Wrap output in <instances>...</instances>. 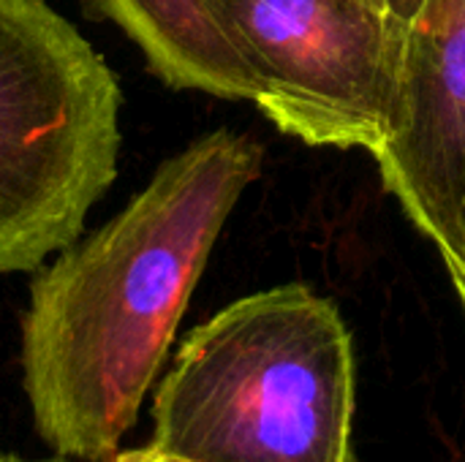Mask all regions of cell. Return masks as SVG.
I'll use <instances>...</instances> for the list:
<instances>
[{"label":"cell","instance_id":"cell-6","mask_svg":"<svg viewBox=\"0 0 465 462\" xmlns=\"http://www.w3.org/2000/svg\"><path fill=\"white\" fill-rule=\"evenodd\" d=\"M172 90L253 101L256 79L207 0H90Z\"/></svg>","mask_w":465,"mask_h":462},{"label":"cell","instance_id":"cell-9","mask_svg":"<svg viewBox=\"0 0 465 462\" xmlns=\"http://www.w3.org/2000/svg\"><path fill=\"white\" fill-rule=\"evenodd\" d=\"M447 272H450L452 286H455V291H458V297H460V302H463L465 308V272L463 270H458V267H447Z\"/></svg>","mask_w":465,"mask_h":462},{"label":"cell","instance_id":"cell-2","mask_svg":"<svg viewBox=\"0 0 465 462\" xmlns=\"http://www.w3.org/2000/svg\"><path fill=\"white\" fill-rule=\"evenodd\" d=\"M354 411L351 332L294 283L185 335L153 395L150 444L185 462H354Z\"/></svg>","mask_w":465,"mask_h":462},{"label":"cell","instance_id":"cell-4","mask_svg":"<svg viewBox=\"0 0 465 462\" xmlns=\"http://www.w3.org/2000/svg\"><path fill=\"white\" fill-rule=\"evenodd\" d=\"M256 79L253 103L311 147H362L384 133L401 33L376 0H207Z\"/></svg>","mask_w":465,"mask_h":462},{"label":"cell","instance_id":"cell-11","mask_svg":"<svg viewBox=\"0 0 465 462\" xmlns=\"http://www.w3.org/2000/svg\"><path fill=\"white\" fill-rule=\"evenodd\" d=\"M376 3H379V0H376ZM379 5H381V3H379Z\"/></svg>","mask_w":465,"mask_h":462},{"label":"cell","instance_id":"cell-1","mask_svg":"<svg viewBox=\"0 0 465 462\" xmlns=\"http://www.w3.org/2000/svg\"><path fill=\"white\" fill-rule=\"evenodd\" d=\"M264 150L218 128L169 155L104 226L33 272L19 324L35 436L60 460L109 462L172 351L207 259Z\"/></svg>","mask_w":465,"mask_h":462},{"label":"cell","instance_id":"cell-3","mask_svg":"<svg viewBox=\"0 0 465 462\" xmlns=\"http://www.w3.org/2000/svg\"><path fill=\"white\" fill-rule=\"evenodd\" d=\"M120 79L49 0H0V275L84 234L117 180Z\"/></svg>","mask_w":465,"mask_h":462},{"label":"cell","instance_id":"cell-8","mask_svg":"<svg viewBox=\"0 0 465 462\" xmlns=\"http://www.w3.org/2000/svg\"><path fill=\"white\" fill-rule=\"evenodd\" d=\"M54 462H63L60 457ZM109 462H185L180 460V457H172V455H166V452H161L158 447H153V444H144V447H139V449H120L114 457Z\"/></svg>","mask_w":465,"mask_h":462},{"label":"cell","instance_id":"cell-7","mask_svg":"<svg viewBox=\"0 0 465 462\" xmlns=\"http://www.w3.org/2000/svg\"><path fill=\"white\" fill-rule=\"evenodd\" d=\"M379 3H381V11H384L387 22L398 33H403L411 25V19L420 14V8L425 5V0H379Z\"/></svg>","mask_w":465,"mask_h":462},{"label":"cell","instance_id":"cell-10","mask_svg":"<svg viewBox=\"0 0 465 462\" xmlns=\"http://www.w3.org/2000/svg\"><path fill=\"white\" fill-rule=\"evenodd\" d=\"M0 462H27V460H16V457H8V455H0Z\"/></svg>","mask_w":465,"mask_h":462},{"label":"cell","instance_id":"cell-5","mask_svg":"<svg viewBox=\"0 0 465 462\" xmlns=\"http://www.w3.org/2000/svg\"><path fill=\"white\" fill-rule=\"evenodd\" d=\"M371 155L444 267L465 272V0H425L401 33L387 133Z\"/></svg>","mask_w":465,"mask_h":462}]
</instances>
